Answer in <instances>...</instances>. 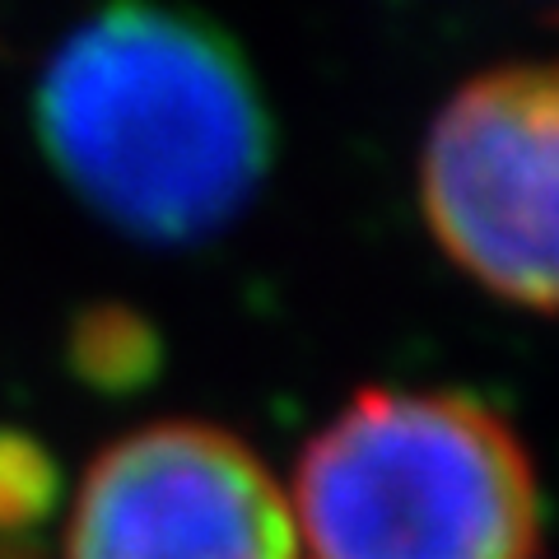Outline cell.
<instances>
[{"mask_svg":"<svg viewBox=\"0 0 559 559\" xmlns=\"http://www.w3.org/2000/svg\"><path fill=\"white\" fill-rule=\"evenodd\" d=\"M308 559H532L540 495L503 419L462 392H359L304 448Z\"/></svg>","mask_w":559,"mask_h":559,"instance_id":"7a4b0ae2","label":"cell"},{"mask_svg":"<svg viewBox=\"0 0 559 559\" xmlns=\"http://www.w3.org/2000/svg\"><path fill=\"white\" fill-rule=\"evenodd\" d=\"M285 489L248 443L164 419L84 471L66 559H299Z\"/></svg>","mask_w":559,"mask_h":559,"instance_id":"277c9868","label":"cell"},{"mask_svg":"<svg viewBox=\"0 0 559 559\" xmlns=\"http://www.w3.org/2000/svg\"><path fill=\"white\" fill-rule=\"evenodd\" d=\"M38 131L61 178L145 242L224 229L271 164V117L234 43L150 0H117L57 47Z\"/></svg>","mask_w":559,"mask_h":559,"instance_id":"6da1fadb","label":"cell"},{"mask_svg":"<svg viewBox=\"0 0 559 559\" xmlns=\"http://www.w3.org/2000/svg\"><path fill=\"white\" fill-rule=\"evenodd\" d=\"M419 201L471 280L559 312V66H509L462 84L429 127Z\"/></svg>","mask_w":559,"mask_h":559,"instance_id":"3957f363","label":"cell"},{"mask_svg":"<svg viewBox=\"0 0 559 559\" xmlns=\"http://www.w3.org/2000/svg\"><path fill=\"white\" fill-rule=\"evenodd\" d=\"M51 495H57V471L47 452L28 439L0 433V540L43 527Z\"/></svg>","mask_w":559,"mask_h":559,"instance_id":"5b68a950","label":"cell"}]
</instances>
